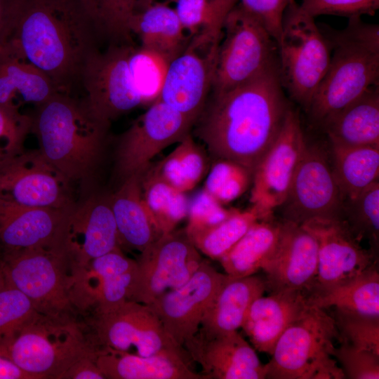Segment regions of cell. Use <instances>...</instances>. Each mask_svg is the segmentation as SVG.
Instances as JSON below:
<instances>
[{
  "label": "cell",
  "instance_id": "cell-1",
  "mask_svg": "<svg viewBox=\"0 0 379 379\" xmlns=\"http://www.w3.org/2000/svg\"><path fill=\"white\" fill-rule=\"evenodd\" d=\"M291 107L277 62L233 88L213 93L196 121L195 133L215 159L237 162L253 173Z\"/></svg>",
  "mask_w": 379,
  "mask_h": 379
},
{
  "label": "cell",
  "instance_id": "cell-2",
  "mask_svg": "<svg viewBox=\"0 0 379 379\" xmlns=\"http://www.w3.org/2000/svg\"><path fill=\"white\" fill-rule=\"evenodd\" d=\"M97 33L79 0H14L6 42L71 94L95 50Z\"/></svg>",
  "mask_w": 379,
  "mask_h": 379
},
{
  "label": "cell",
  "instance_id": "cell-3",
  "mask_svg": "<svg viewBox=\"0 0 379 379\" xmlns=\"http://www.w3.org/2000/svg\"><path fill=\"white\" fill-rule=\"evenodd\" d=\"M318 25L331 59L307 113L321 127L370 86L379 84V25L365 22L361 17L349 18L342 29Z\"/></svg>",
  "mask_w": 379,
  "mask_h": 379
},
{
  "label": "cell",
  "instance_id": "cell-4",
  "mask_svg": "<svg viewBox=\"0 0 379 379\" xmlns=\"http://www.w3.org/2000/svg\"><path fill=\"white\" fill-rule=\"evenodd\" d=\"M31 117L39 152L70 183L93 172L109 125L97 119L82 100L55 93Z\"/></svg>",
  "mask_w": 379,
  "mask_h": 379
},
{
  "label": "cell",
  "instance_id": "cell-5",
  "mask_svg": "<svg viewBox=\"0 0 379 379\" xmlns=\"http://www.w3.org/2000/svg\"><path fill=\"white\" fill-rule=\"evenodd\" d=\"M340 335L333 316L310 304L277 340L266 378L345 379L334 357Z\"/></svg>",
  "mask_w": 379,
  "mask_h": 379
},
{
  "label": "cell",
  "instance_id": "cell-6",
  "mask_svg": "<svg viewBox=\"0 0 379 379\" xmlns=\"http://www.w3.org/2000/svg\"><path fill=\"white\" fill-rule=\"evenodd\" d=\"M98 350L67 314L39 312L10 344L0 348V355L34 379H60L76 361Z\"/></svg>",
  "mask_w": 379,
  "mask_h": 379
},
{
  "label": "cell",
  "instance_id": "cell-7",
  "mask_svg": "<svg viewBox=\"0 0 379 379\" xmlns=\"http://www.w3.org/2000/svg\"><path fill=\"white\" fill-rule=\"evenodd\" d=\"M278 54L284 91L307 112L328 68L331 51L314 18L295 0L284 13Z\"/></svg>",
  "mask_w": 379,
  "mask_h": 379
},
{
  "label": "cell",
  "instance_id": "cell-8",
  "mask_svg": "<svg viewBox=\"0 0 379 379\" xmlns=\"http://www.w3.org/2000/svg\"><path fill=\"white\" fill-rule=\"evenodd\" d=\"M212 78L213 93L233 88L279 62L278 45L262 23L240 4L233 6L222 24Z\"/></svg>",
  "mask_w": 379,
  "mask_h": 379
},
{
  "label": "cell",
  "instance_id": "cell-9",
  "mask_svg": "<svg viewBox=\"0 0 379 379\" xmlns=\"http://www.w3.org/2000/svg\"><path fill=\"white\" fill-rule=\"evenodd\" d=\"M1 260L6 283L25 294L39 313L67 314L73 305L72 274L60 249L51 245L6 252Z\"/></svg>",
  "mask_w": 379,
  "mask_h": 379
},
{
  "label": "cell",
  "instance_id": "cell-10",
  "mask_svg": "<svg viewBox=\"0 0 379 379\" xmlns=\"http://www.w3.org/2000/svg\"><path fill=\"white\" fill-rule=\"evenodd\" d=\"M133 47V44H110L105 51L97 48L82 69V100L97 119L108 125L142 104L128 65Z\"/></svg>",
  "mask_w": 379,
  "mask_h": 379
},
{
  "label": "cell",
  "instance_id": "cell-11",
  "mask_svg": "<svg viewBox=\"0 0 379 379\" xmlns=\"http://www.w3.org/2000/svg\"><path fill=\"white\" fill-rule=\"evenodd\" d=\"M203 258L185 231L164 234L140 252L129 300L150 305L183 285Z\"/></svg>",
  "mask_w": 379,
  "mask_h": 379
},
{
  "label": "cell",
  "instance_id": "cell-12",
  "mask_svg": "<svg viewBox=\"0 0 379 379\" xmlns=\"http://www.w3.org/2000/svg\"><path fill=\"white\" fill-rule=\"evenodd\" d=\"M342 203L329 154L319 145L307 142L279 207L282 220L298 225L317 218L341 220Z\"/></svg>",
  "mask_w": 379,
  "mask_h": 379
},
{
  "label": "cell",
  "instance_id": "cell-13",
  "mask_svg": "<svg viewBox=\"0 0 379 379\" xmlns=\"http://www.w3.org/2000/svg\"><path fill=\"white\" fill-rule=\"evenodd\" d=\"M93 328L99 348L149 356L164 351L186 352L167 333L149 305L126 300L95 310Z\"/></svg>",
  "mask_w": 379,
  "mask_h": 379
},
{
  "label": "cell",
  "instance_id": "cell-14",
  "mask_svg": "<svg viewBox=\"0 0 379 379\" xmlns=\"http://www.w3.org/2000/svg\"><path fill=\"white\" fill-rule=\"evenodd\" d=\"M69 184L39 149L0 163V198L22 206L69 209L75 205Z\"/></svg>",
  "mask_w": 379,
  "mask_h": 379
},
{
  "label": "cell",
  "instance_id": "cell-15",
  "mask_svg": "<svg viewBox=\"0 0 379 379\" xmlns=\"http://www.w3.org/2000/svg\"><path fill=\"white\" fill-rule=\"evenodd\" d=\"M194 124L161 101L152 103L119 140L116 163L122 181L141 174L161 150L190 133Z\"/></svg>",
  "mask_w": 379,
  "mask_h": 379
},
{
  "label": "cell",
  "instance_id": "cell-16",
  "mask_svg": "<svg viewBox=\"0 0 379 379\" xmlns=\"http://www.w3.org/2000/svg\"><path fill=\"white\" fill-rule=\"evenodd\" d=\"M306 145L299 114L291 107L277 139L252 175L250 201L264 218L272 216L285 201Z\"/></svg>",
  "mask_w": 379,
  "mask_h": 379
},
{
  "label": "cell",
  "instance_id": "cell-17",
  "mask_svg": "<svg viewBox=\"0 0 379 379\" xmlns=\"http://www.w3.org/2000/svg\"><path fill=\"white\" fill-rule=\"evenodd\" d=\"M54 245L65 255L71 272L121 248L109 196H92L67 213Z\"/></svg>",
  "mask_w": 379,
  "mask_h": 379
},
{
  "label": "cell",
  "instance_id": "cell-18",
  "mask_svg": "<svg viewBox=\"0 0 379 379\" xmlns=\"http://www.w3.org/2000/svg\"><path fill=\"white\" fill-rule=\"evenodd\" d=\"M229 278L203 259L187 281L162 294L149 305L167 333L183 347L198 331L207 309Z\"/></svg>",
  "mask_w": 379,
  "mask_h": 379
},
{
  "label": "cell",
  "instance_id": "cell-19",
  "mask_svg": "<svg viewBox=\"0 0 379 379\" xmlns=\"http://www.w3.org/2000/svg\"><path fill=\"white\" fill-rule=\"evenodd\" d=\"M218 44L193 38L185 51L169 63L157 99L194 124L211 89Z\"/></svg>",
  "mask_w": 379,
  "mask_h": 379
},
{
  "label": "cell",
  "instance_id": "cell-20",
  "mask_svg": "<svg viewBox=\"0 0 379 379\" xmlns=\"http://www.w3.org/2000/svg\"><path fill=\"white\" fill-rule=\"evenodd\" d=\"M300 225L317 245V274L311 291L348 280L378 262V258L361 246L342 220L317 218Z\"/></svg>",
  "mask_w": 379,
  "mask_h": 379
},
{
  "label": "cell",
  "instance_id": "cell-21",
  "mask_svg": "<svg viewBox=\"0 0 379 379\" xmlns=\"http://www.w3.org/2000/svg\"><path fill=\"white\" fill-rule=\"evenodd\" d=\"M204 379H265L266 366L237 331L208 334L199 330L183 345Z\"/></svg>",
  "mask_w": 379,
  "mask_h": 379
},
{
  "label": "cell",
  "instance_id": "cell-22",
  "mask_svg": "<svg viewBox=\"0 0 379 379\" xmlns=\"http://www.w3.org/2000/svg\"><path fill=\"white\" fill-rule=\"evenodd\" d=\"M137 262L121 248L92 260L72 272V303L79 308L94 307L95 311L129 300Z\"/></svg>",
  "mask_w": 379,
  "mask_h": 379
},
{
  "label": "cell",
  "instance_id": "cell-23",
  "mask_svg": "<svg viewBox=\"0 0 379 379\" xmlns=\"http://www.w3.org/2000/svg\"><path fill=\"white\" fill-rule=\"evenodd\" d=\"M277 248L262 270L267 291H298L310 293L318 266L315 239L302 225L281 220Z\"/></svg>",
  "mask_w": 379,
  "mask_h": 379
},
{
  "label": "cell",
  "instance_id": "cell-24",
  "mask_svg": "<svg viewBox=\"0 0 379 379\" xmlns=\"http://www.w3.org/2000/svg\"><path fill=\"white\" fill-rule=\"evenodd\" d=\"M308 293L292 290L270 291L251 305L241 328L255 350L271 355L284 332L307 309Z\"/></svg>",
  "mask_w": 379,
  "mask_h": 379
},
{
  "label": "cell",
  "instance_id": "cell-25",
  "mask_svg": "<svg viewBox=\"0 0 379 379\" xmlns=\"http://www.w3.org/2000/svg\"><path fill=\"white\" fill-rule=\"evenodd\" d=\"M70 208L25 207L0 198L3 253L52 245Z\"/></svg>",
  "mask_w": 379,
  "mask_h": 379
},
{
  "label": "cell",
  "instance_id": "cell-26",
  "mask_svg": "<svg viewBox=\"0 0 379 379\" xmlns=\"http://www.w3.org/2000/svg\"><path fill=\"white\" fill-rule=\"evenodd\" d=\"M186 352L164 351L141 356L111 349L98 350L95 362L108 379H204L191 366Z\"/></svg>",
  "mask_w": 379,
  "mask_h": 379
},
{
  "label": "cell",
  "instance_id": "cell-27",
  "mask_svg": "<svg viewBox=\"0 0 379 379\" xmlns=\"http://www.w3.org/2000/svg\"><path fill=\"white\" fill-rule=\"evenodd\" d=\"M267 291L265 277L230 276L207 309L199 330L213 335L238 331L252 302Z\"/></svg>",
  "mask_w": 379,
  "mask_h": 379
},
{
  "label": "cell",
  "instance_id": "cell-28",
  "mask_svg": "<svg viewBox=\"0 0 379 379\" xmlns=\"http://www.w3.org/2000/svg\"><path fill=\"white\" fill-rule=\"evenodd\" d=\"M141 174L123 180L118 190L109 196L121 245L140 253L162 235L145 204Z\"/></svg>",
  "mask_w": 379,
  "mask_h": 379
},
{
  "label": "cell",
  "instance_id": "cell-29",
  "mask_svg": "<svg viewBox=\"0 0 379 379\" xmlns=\"http://www.w3.org/2000/svg\"><path fill=\"white\" fill-rule=\"evenodd\" d=\"M330 143L379 146V84L367 88L321 126Z\"/></svg>",
  "mask_w": 379,
  "mask_h": 379
},
{
  "label": "cell",
  "instance_id": "cell-30",
  "mask_svg": "<svg viewBox=\"0 0 379 379\" xmlns=\"http://www.w3.org/2000/svg\"><path fill=\"white\" fill-rule=\"evenodd\" d=\"M55 93L58 91L46 74L6 42L0 46V105L19 107V101L37 106Z\"/></svg>",
  "mask_w": 379,
  "mask_h": 379
},
{
  "label": "cell",
  "instance_id": "cell-31",
  "mask_svg": "<svg viewBox=\"0 0 379 379\" xmlns=\"http://www.w3.org/2000/svg\"><path fill=\"white\" fill-rule=\"evenodd\" d=\"M131 32L140 47L153 51L171 62L188 45L174 8L168 3L153 1L141 7L131 22Z\"/></svg>",
  "mask_w": 379,
  "mask_h": 379
},
{
  "label": "cell",
  "instance_id": "cell-32",
  "mask_svg": "<svg viewBox=\"0 0 379 379\" xmlns=\"http://www.w3.org/2000/svg\"><path fill=\"white\" fill-rule=\"evenodd\" d=\"M378 262L339 284L308 294L312 305L324 310L333 308L373 318H379Z\"/></svg>",
  "mask_w": 379,
  "mask_h": 379
},
{
  "label": "cell",
  "instance_id": "cell-33",
  "mask_svg": "<svg viewBox=\"0 0 379 379\" xmlns=\"http://www.w3.org/2000/svg\"><path fill=\"white\" fill-rule=\"evenodd\" d=\"M282 222L273 215L255 222L219 260L232 277L255 274L274 255L281 236Z\"/></svg>",
  "mask_w": 379,
  "mask_h": 379
},
{
  "label": "cell",
  "instance_id": "cell-34",
  "mask_svg": "<svg viewBox=\"0 0 379 379\" xmlns=\"http://www.w3.org/2000/svg\"><path fill=\"white\" fill-rule=\"evenodd\" d=\"M330 147L332 171L343 200L379 180V146L330 143Z\"/></svg>",
  "mask_w": 379,
  "mask_h": 379
},
{
  "label": "cell",
  "instance_id": "cell-35",
  "mask_svg": "<svg viewBox=\"0 0 379 379\" xmlns=\"http://www.w3.org/2000/svg\"><path fill=\"white\" fill-rule=\"evenodd\" d=\"M140 184L145 204L161 234L173 231L187 215L189 202L185 193L157 176L150 164L142 173Z\"/></svg>",
  "mask_w": 379,
  "mask_h": 379
},
{
  "label": "cell",
  "instance_id": "cell-36",
  "mask_svg": "<svg viewBox=\"0 0 379 379\" xmlns=\"http://www.w3.org/2000/svg\"><path fill=\"white\" fill-rule=\"evenodd\" d=\"M264 218L253 206L234 212L223 221L185 232L195 248L211 260H220L257 221Z\"/></svg>",
  "mask_w": 379,
  "mask_h": 379
},
{
  "label": "cell",
  "instance_id": "cell-37",
  "mask_svg": "<svg viewBox=\"0 0 379 379\" xmlns=\"http://www.w3.org/2000/svg\"><path fill=\"white\" fill-rule=\"evenodd\" d=\"M150 167L161 179L176 190H192L204 176L206 157L188 133L175 148L154 166Z\"/></svg>",
  "mask_w": 379,
  "mask_h": 379
},
{
  "label": "cell",
  "instance_id": "cell-38",
  "mask_svg": "<svg viewBox=\"0 0 379 379\" xmlns=\"http://www.w3.org/2000/svg\"><path fill=\"white\" fill-rule=\"evenodd\" d=\"M98 37L133 44L131 22L143 0H79Z\"/></svg>",
  "mask_w": 379,
  "mask_h": 379
},
{
  "label": "cell",
  "instance_id": "cell-39",
  "mask_svg": "<svg viewBox=\"0 0 379 379\" xmlns=\"http://www.w3.org/2000/svg\"><path fill=\"white\" fill-rule=\"evenodd\" d=\"M341 220L359 241L368 243L370 251L378 258L379 180L343 200Z\"/></svg>",
  "mask_w": 379,
  "mask_h": 379
},
{
  "label": "cell",
  "instance_id": "cell-40",
  "mask_svg": "<svg viewBox=\"0 0 379 379\" xmlns=\"http://www.w3.org/2000/svg\"><path fill=\"white\" fill-rule=\"evenodd\" d=\"M169 62L160 55L133 46L128 65L142 104L156 101L160 94Z\"/></svg>",
  "mask_w": 379,
  "mask_h": 379
},
{
  "label": "cell",
  "instance_id": "cell-41",
  "mask_svg": "<svg viewBox=\"0 0 379 379\" xmlns=\"http://www.w3.org/2000/svg\"><path fill=\"white\" fill-rule=\"evenodd\" d=\"M183 29L194 36L200 35L219 41L225 15L215 0H171Z\"/></svg>",
  "mask_w": 379,
  "mask_h": 379
},
{
  "label": "cell",
  "instance_id": "cell-42",
  "mask_svg": "<svg viewBox=\"0 0 379 379\" xmlns=\"http://www.w3.org/2000/svg\"><path fill=\"white\" fill-rule=\"evenodd\" d=\"M252 172L244 166L224 159H216L204 185V190L222 204L239 198L252 182Z\"/></svg>",
  "mask_w": 379,
  "mask_h": 379
},
{
  "label": "cell",
  "instance_id": "cell-43",
  "mask_svg": "<svg viewBox=\"0 0 379 379\" xmlns=\"http://www.w3.org/2000/svg\"><path fill=\"white\" fill-rule=\"evenodd\" d=\"M38 313L25 294L6 283L0 291V348L10 344Z\"/></svg>",
  "mask_w": 379,
  "mask_h": 379
},
{
  "label": "cell",
  "instance_id": "cell-44",
  "mask_svg": "<svg viewBox=\"0 0 379 379\" xmlns=\"http://www.w3.org/2000/svg\"><path fill=\"white\" fill-rule=\"evenodd\" d=\"M340 342L379 355V318L334 310Z\"/></svg>",
  "mask_w": 379,
  "mask_h": 379
},
{
  "label": "cell",
  "instance_id": "cell-45",
  "mask_svg": "<svg viewBox=\"0 0 379 379\" xmlns=\"http://www.w3.org/2000/svg\"><path fill=\"white\" fill-rule=\"evenodd\" d=\"M31 126V116L21 113L19 107L0 105V163L23 151Z\"/></svg>",
  "mask_w": 379,
  "mask_h": 379
},
{
  "label": "cell",
  "instance_id": "cell-46",
  "mask_svg": "<svg viewBox=\"0 0 379 379\" xmlns=\"http://www.w3.org/2000/svg\"><path fill=\"white\" fill-rule=\"evenodd\" d=\"M335 347L334 357L345 378L378 379L379 355L357 348L345 342Z\"/></svg>",
  "mask_w": 379,
  "mask_h": 379
},
{
  "label": "cell",
  "instance_id": "cell-47",
  "mask_svg": "<svg viewBox=\"0 0 379 379\" xmlns=\"http://www.w3.org/2000/svg\"><path fill=\"white\" fill-rule=\"evenodd\" d=\"M299 5L314 18L319 15H335L349 19L374 15L379 8V0H302Z\"/></svg>",
  "mask_w": 379,
  "mask_h": 379
},
{
  "label": "cell",
  "instance_id": "cell-48",
  "mask_svg": "<svg viewBox=\"0 0 379 379\" xmlns=\"http://www.w3.org/2000/svg\"><path fill=\"white\" fill-rule=\"evenodd\" d=\"M235 210L225 208L203 190L188 204L187 223L184 230L189 232L218 224L227 218Z\"/></svg>",
  "mask_w": 379,
  "mask_h": 379
},
{
  "label": "cell",
  "instance_id": "cell-49",
  "mask_svg": "<svg viewBox=\"0 0 379 379\" xmlns=\"http://www.w3.org/2000/svg\"><path fill=\"white\" fill-rule=\"evenodd\" d=\"M293 0H240V5L254 15L279 43L284 13Z\"/></svg>",
  "mask_w": 379,
  "mask_h": 379
},
{
  "label": "cell",
  "instance_id": "cell-50",
  "mask_svg": "<svg viewBox=\"0 0 379 379\" xmlns=\"http://www.w3.org/2000/svg\"><path fill=\"white\" fill-rule=\"evenodd\" d=\"M97 352L76 361L62 373L60 379H105L95 362Z\"/></svg>",
  "mask_w": 379,
  "mask_h": 379
},
{
  "label": "cell",
  "instance_id": "cell-51",
  "mask_svg": "<svg viewBox=\"0 0 379 379\" xmlns=\"http://www.w3.org/2000/svg\"><path fill=\"white\" fill-rule=\"evenodd\" d=\"M13 2L0 0V46L6 42L10 33Z\"/></svg>",
  "mask_w": 379,
  "mask_h": 379
},
{
  "label": "cell",
  "instance_id": "cell-52",
  "mask_svg": "<svg viewBox=\"0 0 379 379\" xmlns=\"http://www.w3.org/2000/svg\"><path fill=\"white\" fill-rule=\"evenodd\" d=\"M0 379H34L9 359L0 355Z\"/></svg>",
  "mask_w": 379,
  "mask_h": 379
},
{
  "label": "cell",
  "instance_id": "cell-53",
  "mask_svg": "<svg viewBox=\"0 0 379 379\" xmlns=\"http://www.w3.org/2000/svg\"><path fill=\"white\" fill-rule=\"evenodd\" d=\"M6 284V279L4 273L3 271L2 263L0 259V291L4 287Z\"/></svg>",
  "mask_w": 379,
  "mask_h": 379
},
{
  "label": "cell",
  "instance_id": "cell-54",
  "mask_svg": "<svg viewBox=\"0 0 379 379\" xmlns=\"http://www.w3.org/2000/svg\"><path fill=\"white\" fill-rule=\"evenodd\" d=\"M153 1H154V0H144V4H143V6L147 5V4H151V3H152Z\"/></svg>",
  "mask_w": 379,
  "mask_h": 379
}]
</instances>
